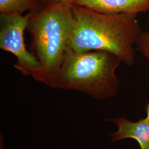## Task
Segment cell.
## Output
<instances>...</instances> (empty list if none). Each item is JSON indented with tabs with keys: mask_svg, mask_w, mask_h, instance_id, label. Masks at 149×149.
<instances>
[{
	"mask_svg": "<svg viewBox=\"0 0 149 149\" xmlns=\"http://www.w3.org/2000/svg\"><path fill=\"white\" fill-rule=\"evenodd\" d=\"M34 0H0V14L19 13L35 9Z\"/></svg>",
	"mask_w": 149,
	"mask_h": 149,
	"instance_id": "52a82bcc",
	"label": "cell"
},
{
	"mask_svg": "<svg viewBox=\"0 0 149 149\" xmlns=\"http://www.w3.org/2000/svg\"><path fill=\"white\" fill-rule=\"evenodd\" d=\"M122 61L107 51L77 52L68 47L52 88L79 91L100 100L111 98L117 93L116 71Z\"/></svg>",
	"mask_w": 149,
	"mask_h": 149,
	"instance_id": "3957f363",
	"label": "cell"
},
{
	"mask_svg": "<svg viewBox=\"0 0 149 149\" xmlns=\"http://www.w3.org/2000/svg\"><path fill=\"white\" fill-rule=\"evenodd\" d=\"M36 7L45 5H59L72 6L74 0H34Z\"/></svg>",
	"mask_w": 149,
	"mask_h": 149,
	"instance_id": "9c48e42d",
	"label": "cell"
},
{
	"mask_svg": "<svg viewBox=\"0 0 149 149\" xmlns=\"http://www.w3.org/2000/svg\"><path fill=\"white\" fill-rule=\"evenodd\" d=\"M72 6H40L29 11L27 29L40 65L38 82L53 87L64 60L72 23Z\"/></svg>",
	"mask_w": 149,
	"mask_h": 149,
	"instance_id": "7a4b0ae2",
	"label": "cell"
},
{
	"mask_svg": "<svg viewBox=\"0 0 149 149\" xmlns=\"http://www.w3.org/2000/svg\"><path fill=\"white\" fill-rule=\"evenodd\" d=\"M71 9L68 48L77 52L107 51L127 65L133 64L134 45L141 33L136 15L104 14L75 5Z\"/></svg>",
	"mask_w": 149,
	"mask_h": 149,
	"instance_id": "6da1fadb",
	"label": "cell"
},
{
	"mask_svg": "<svg viewBox=\"0 0 149 149\" xmlns=\"http://www.w3.org/2000/svg\"><path fill=\"white\" fill-rule=\"evenodd\" d=\"M146 113H147L146 118L149 120V103L147 106V108H146Z\"/></svg>",
	"mask_w": 149,
	"mask_h": 149,
	"instance_id": "30bf717a",
	"label": "cell"
},
{
	"mask_svg": "<svg viewBox=\"0 0 149 149\" xmlns=\"http://www.w3.org/2000/svg\"><path fill=\"white\" fill-rule=\"evenodd\" d=\"M73 5L104 14L136 15L149 11V0H74Z\"/></svg>",
	"mask_w": 149,
	"mask_h": 149,
	"instance_id": "5b68a950",
	"label": "cell"
},
{
	"mask_svg": "<svg viewBox=\"0 0 149 149\" xmlns=\"http://www.w3.org/2000/svg\"><path fill=\"white\" fill-rule=\"evenodd\" d=\"M106 120L116 124L118 130L111 135L112 142L125 139H134L141 149H149V120L146 118L133 122L125 118H108Z\"/></svg>",
	"mask_w": 149,
	"mask_h": 149,
	"instance_id": "8992f818",
	"label": "cell"
},
{
	"mask_svg": "<svg viewBox=\"0 0 149 149\" xmlns=\"http://www.w3.org/2000/svg\"><path fill=\"white\" fill-rule=\"evenodd\" d=\"M29 17V12L25 16L17 12L0 14V48L16 56V69L38 81L40 65L34 55L28 51L24 42V32Z\"/></svg>",
	"mask_w": 149,
	"mask_h": 149,
	"instance_id": "277c9868",
	"label": "cell"
},
{
	"mask_svg": "<svg viewBox=\"0 0 149 149\" xmlns=\"http://www.w3.org/2000/svg\"><path fill=\"white\" fill-rule=\"evenodd\" d=\"M136 44L139 52L149 59V32L141 33Z\"/></svg>",
	"mask_w": 149,
	"mask_h": 149,
	"instance_id": "ba28073f",
	"label": "cell"
}]
</instances>
